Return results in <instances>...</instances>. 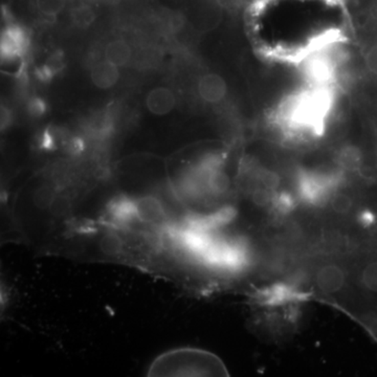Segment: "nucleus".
<instances>
[{
	"instance_id": "nucleus-1",
	"label": "nucleus",
	"mask_w": 377,
	"mask_h": 377,
	"mask_svg": "<svg viewBox=\"0 0 377 377\" xmlns=\"http://www.w3.org/2000/svg\"><path fill=\"white\" fill-rule=\"evenodd\" d=\"M148 376H229V371L217 355L184 347L158 355Z\"/></svg>"
},
{
	"instance_id": "nucleus-2",
	"label": "nucleus",
	"mask_w": 377,
	"mask_h": 377,
	"mask_svg": "<svg viewBox=\"0 0 377 377\" xmlns=\"http://www.w3.org/2000/svg\"><path fill=\"white\" fill-rule=\"evenodd\" d=\"M27 47V38L25 31L18 25H10L1 37V59L12 62L21 58Z\"/></svg>"
},
{
	"instance_id": "nucleus-3",
	"label": "nucleus",
	"mask_w": 377,
	"mask_h": 377,
	"mask_svg": "<svg viewBox=\"0 0 377 377\" xmlns=\"http://www.w3.org/2000/svg\"><path fill=\"white\" fill-rule=\"evenodd\" d=\"M175 96L171 89L156 87L148 93L146 105L148 110L156 116H165L175 106Z\"/></svg>"
},
{
	"instance_id": "nucleus-4",
	"label": "nucleus",
	"mask_w": 377,
	"mask_h": 377,
	"mask_svg": "<svg viewBox=\"0 0 377 377\" xmlns=\"http://www.w3.org/2000/svg\"><path fill=\"white\" fill-rule=\"evenodd\" d=\"M226 83L221 75L208 73L198 83V93L202 100L208 103H218L226 97Z\"/></svg>"
},
{
	"instance_id": "nucleus-5",
	"label": "nucleus",
	"mask_w": 377,
	"mask_h": 377,
	"mask_svg": "<svg viewBox=\"0 0 377 377\" xmlns=\"http://www.w3.org/2000/svg\"><path fill=\"white\" fill-rule=\"evenodd\" d=\"M119 78V67L111 64L108 61L98 63L90 73V79L93 84L101 89L110 88L113 85H116Z\"/></svg>"
},
{
	"instance_id": "nucleus-6",
	"label": "nucleus",
	"mask_w": 377,
	"mask_h": 377,
	"mask_svg": "<svg viewBox=\"0 0 377 377\" xmlns=\"http://www.w3.org/2000/svg\"><path fill=\"white\" fill-rule=\"evenodd\" d=\"M136 211L138 217L145 221H162L164 218V208L156 198L143 197L136 204Z\"/></svg>"
},
{
	"instance_id": "nucleus-7",
	"label": "nucleus",
	"mask_w": 377,
	"mask_h": 377,
	"mask_svg": "<svg viewBox=\"0 0 377 377\" xmlns=\"http://www.w3.org/2000/svg\"><path fill=\"white\" fill-rule=\"evenodd\" d=\"M131 47L126 41L114 40L107 45L105 51V59L111 64L120 67L127 64L130 60Z\"/></svg>"
},
{
	"instance_id": "nucleus-8",
	"label": "nucleus",
	"mask_w": 377,
	"mask_h": 377,
	"mask_svg": "<svg viewBox=\"0 0 377 377\" xmlns=\"http://www.w3.org/2000/svg\"><path fill=\"white\" fill-rule=\"evenodd\" d=\"M71 19L77 27L86 29L93 25L96 19V14L89 5H81L71 11Z\"/></svg>"
},
{
	"instance_id": "nucleus-9",
	"label": "nucleus",
	"mask_w": 377,
	"mask_h": 377,
	"mask_svg": "<svg viewBox=\"0 0 377 377\" xmlns=\"http://www.w3.org/2000/svg\"><path fill=\"white\" fill-rule=\"evenodd\" d=\"M208 184L215 193H224L229 190L230 178L221 170H213L208 178Z\"/></svg>"
},
{
	"instance_id": "nucleus-10",
	"label": "nucleus",
	"mask_w": 377,
	"mask_h": 377,
	"mask_svg": "<svg viewBox=\"0 0 377 377\" xmlns=\"http://www.w3.org/2000/svg\"><path fill=\"white\" fill-rule=\"evenodd\" d=\"M38 10L47 17H55L65 7V0H36Z\"/></svg>"
},
{
	"instance_id": "nucleus-11",
	"label": "nucleus",
	"mask_w": 377,
	"mask_h": 377,
	"mask_svg": "<svg viewBox=\"0 0 377 377\" xmlns=\"http://www.w3.org/2000/svg\"><path fill=\"white\" fill-rule=\"evenodd\" d=\"M100 247L106 255H119L122 251V240L117 234H109L101 240Z\"/></svg>"
},
{
	"instance_id": "nucleus-12",
	"label": "nucleus",
	"mask_w": 377,
	"mask_h": 377,
	"mask_svg": "<svg viewBox=\"0 0 377 377\" xmlns=\"http://www.w3.org/2000/svg\"><path fill=\"white\" fill-rule=\"evenodd\" d=\"M27 109L32 116L39 117L47 111V104L40 99L34 98L29 101Z\"/></svg>"
},
{
	"instance_id": "nucleus-13",
	"label": "nucleus",
	"mask_w": 377,
	"mask_h": 377,
	"mask_svg": "<svg viewBox=\"0 0 377 377\" xmlns=\"http://www.w3.org/2000/svg\"><path fill=\"white\" fill-rule=\"evenodd\" d=\"M366 65L371 73L377 75V45H373L367 51Z\"/></svg>"
},
{
	"instance_id": "nucleus-14",
	"label": "nucleus",
	"mask_w": 377,
	"mask_h": 377,
	"mask_svg": "<svg viewBox=\"0 0 377 377\" xmlns=\"http://www.w3.org/2000/svg\"><path fill=\"white\" fill-rule=\"evenodd\" d=\"M12 122H13V114H12L11 110L3 107L1 108V128L7 129Z\"/></svg>"
},
{
	"instance_id": "nucleus-15",
	"label": "nucleus",
	"mask_w": 377,
	"mask_h": 377,
	"mask_svg": "<svg viewBox=\"0 0 377 377\" xmlns=\"http://www.w3.org/2000/svg\"><path fill=\"white\" fill-rule=\"evenodd\" d=\"M366 330L368 331V332L370 333L371 335H372L373 339H374L375 341H376L377 342V324L372 325V326L368 327Z\"/></svg>"
}]
</instances>
